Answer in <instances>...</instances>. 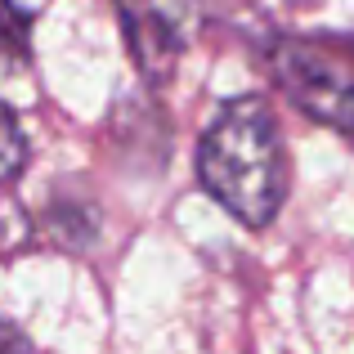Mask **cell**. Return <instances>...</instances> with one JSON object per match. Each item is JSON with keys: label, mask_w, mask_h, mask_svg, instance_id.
Listing matches in <instances>:
<instances>
[{"label": "cell", "mask_w": 354, "mask_h": 354, "mask_svg": "<svg viewBox=\"0 0 354 354\" xmlns=\"http://www.w3.org/2000/svg\"><path fill=\"white\" fill-rule=\"evenodd\" d=\"M27 166V135H23V121L18 113L0 99V184L14 180L18 171Z\"/></svg>", "instance_id": "obj_4"}, {"label": "cell", "mask_w": 354, "mask_h": 354, "mask_svg": "<svg viewBox=\"0 0 354 354\" xmlns=\"http://www.w3.org/2000/svg\"><path fill=\"white\" fill-rule=\"evenodd\" d=\"M274 77L283 90L319 121L341 130H354V81L337 63L310 54L305 45H278L274 50Z\"/></svg>", "instance_id": "obj_2"}, {"label": "cell", "mask_w": 354, "mask_h": 354, "mask_svg": "<svg viewBox=\"0 0 354 354\" xmlns=\"http://www.w3.org/2000/svg\"><path fill=\"white\" fill-rule=\"evenodd\" d=\"M121 23H126L130 54L139 59V68H144L148 77H162L166 63L175 59V50H180V41L171 36V23L157 18L148 5H130V0H121Z\"/></svg>", "instance_id": "obj_3"}, {"label": "cell", "mask_w": 354, "mask_h": 354, "mask_svg": "<svg viewBox=\"0 0 354 354\" xmlns=\"http://www.w3.org/2000/svg\"><path fill=\"white\" fill-rule=\"evenodd\" d=\"M0 354H36V346L27 341L23 328H14L9 319H0Z\"/></svg>", "instance_id": "obj_6"}, {"label": "cell", "mask_w": 354, "mask_h": 354, "mask_svg": "<svg viewBox=\"0 0 354 354\" xmlns=\"http://www.w3.org/2000/svg\"><path fill=\"white\" fill-rule=\"evenodd\" d=\"M202 189L242 225L260 229L287 198V144L265 99H234L198 144Z\"/></svg>", "instance_id": "obj_1"}, {"label": "cell", "mask_w": 354, "mask_h": 354, "mask_svg": "<svg viewBox=\"0 0 354 354\" xmlns=\"http://www.w3.org/2000/svg\"><path fill=\"white\" fill-rule=\"evenodd\" d=\"M32 50V14L18 0H0V59H27Z\"/></svg>", "instance_id": "obj_5"}]
</instances>
